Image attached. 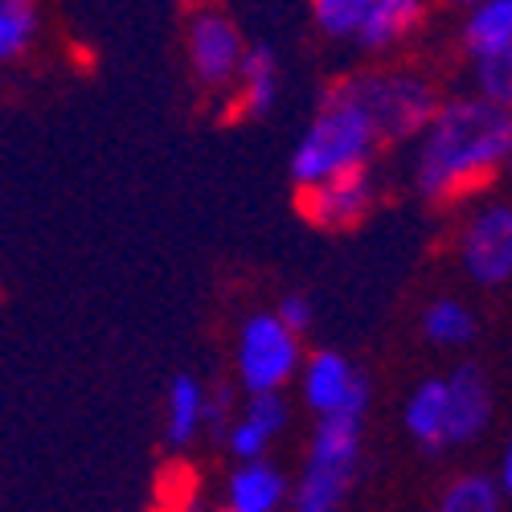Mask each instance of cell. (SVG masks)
<instances>
[{
    "label": "cell",
    "mask_w": 512,
    "mask_h": 512,
    "mask_svg": "<svg viewBox=\"0 0 512 512\" xmlns=\"http://www.w3.org/2000/svg\"><path fill=\"white\" fill-rule=\"evenodd\" d=\"M304 398L316 414H328L340 406H369V386L345 357L320 353L304 373Z\"/></svg>",
    "instance_id": "cell-10"
},
{
    "label": "cell",
    "mask_w": 512,
    "mask_h": 512,
    "mask_svg": "<svg viewBox=\"0 0 512 512\" xmlns=\"http://www.w3.org/2000/svg\"><path fill=\"white\" fill-rule=\"evenodd\" d=\"M353 95L361 99L365 115L373 119L381 140H418V132L431 115L439 111V87L422 70L410 66H390V70H365L349 78Z\"/></svg>",
    "instance_id": "cell-4"
},
{
    "label": "cell",
    "mask_w": 512,
    "mask_h": 512,
    "mask_svg": "<svg viewBox=\"0 0 512 512\" xmlns=\"http://www.w3.org/2000/svg\"><path fill=\"white\" fill-rule=\"evenodd\" d=\"M443 5H455V9H463V5H472V0H443Z\"/></svg>",
    "instance_id": "cell-27"
},
{
    "label": "cell",
    "mask_w": 512,
    "mask_h": 512,
    "mask_svg": "<svg viewBox=\"0 0 512 512\" xmlns=\"http://www.w3.org/2000/svg\"><path fill=\"white\" fill-rule=\"evenodd\" d=\"M37 33H41L37 0H0V66L25 58Z\"/></svg>",
    "instance_id": "cell-16"
},
{
    "label": "cell",
    "mask_w": 512,
    "mask_h": 512,
    "mask_svg": "<svg viewBox=\"0 0 512 512\" xmlns=\"http://www.w3.org/2000/svg\"><path fill=\"white\" fill-rule=\"evenodd\" d=\"M246 418L254 426H263L267 435H279L283 422H287V406H283L279 390H254L250 394V406H246Z\"/></svg>",
    "instance_id": "cell-22"
},
{
    "label": "cell",
    "mask_w": 512,
    "mask_h": 512,
    "mask_svg": "<svg viewBox=\"0 0 512 512\" xmlns=\"http://www.w3.org/2000/svg\"><path fill=\"white\" fill-rule=\"evenodd\" d=\"M201 410H205V394L193 377H177L173 390H168V443L185 447L197 426H201Z\"/></svg>",
    "instance_id": "cell-17"
},
{
    "label": "cell",
    "mask_w": 512,
    "mask_h": 512,
    "mask_svg": "<svg viewBox=\"0 0 512 512\" xmlns=\"http://www.w3.org/2000/svg\"><path fill=\"white\" fill-rule=\"evenodd\" d=\"M512 148V111L484 95L443 99L418 132L414 181L426 201H451L480 189Z\"/></svg>",
    "instance_id": "cell-1"
},
{
    "label": "cell",
    "mask_w": 512,
    "mask_h": 512,
    "mask_svg": "<svg viewBox=\"0 0 512 512\" xmlns=\"http://www.w3.org/2000/svg\"><path fill=\"white\" fill-rule=\"evenodd\" d=\"M300 205L308 213L312 226H324V230H340V226H353L361 222L369 205H373V177H369V164L365 168H349V173H336V177H324L316 185H304L300 189Z\"/></svg>",
    "instance_id": "cell-8"
},
{
    "label": "cell",
    "mask_w": 512,
    "mask_h": 512,
    "mask_svg": "<svg viewBox=\"0 0 512 512\" xmlns=\"http://www.w3.org/2000/svg\"><path fill=\"white\" fill-rule=\"evenodd\" d=\"M504 492L512 496V447H508V455H504Z\"/></svg>",
    "instance_id": "cell-25"
},
{
    "label": "cell",
    "mask_w": 512,
    "mask_h": 512,
    "mask_svg": "<svg viewBox=\"0 0 512 512\" xmlns=\"http://www.w3.org/2000/svg\"><path fill=\"white\" fill-rule=\"evenodd\" d=\"M226 439H230V451H234L238 459H259V455L267 451V439H271V435L242 414V418L230 426V431H226Z\"/></svg>",
    "instance_id": "cell-23"
},
{
    "label": "cell",
    "mask_w": 512,
    "mask_h": 512,
    "mask_svg": "<svg viewBox=\"0 0 512 512\" xmlns=\"http://www.w3.org/2000/svg\"><path fill=\"white\" fill-rule=\"evenodd\" d=\"M226 512H238V508H226Z\"/></svg>",
    "instance_id": "cell-29"
},
{
    "label": "cell",
    "mask_w": 512,
    "mask_h": 512,
    "mask_svg": "<svg viewBox=\"0 0 512 512\" xmlns=\"http://www.w3.org/2000/svg\"><path fill=\"white\" fill-rule=\"evenodd\" d=\"M472 78H476V95H484L488 103L512 111V46L488 58L472 62Z\"/></svg>",
    "instance_id": "cell-19"
},
{
    "label": "cell",
    "mask_w": 512,
    "mask_h": 512,
    "mask_svg": "<svg viewBox=\"0 0 512 512\" xmlns=\"http://www.w3.org/2000/svg\"><path fill=\"white\" fill-rule=\"evenodd\" d=\"M300 365V340L279 316H254L238 340V373L242 386L254 390H279Z\"/></svg>",
    "instance_id": "cell-6"
},
{
    "label": "cell",
    "mask_w": 512,
    "mask_h": 512,
    "mask_svg": "<svg viewBox=\"0 0 512 512\" xmlns=\"http://www.w3.org/2000/svg\"><path fill=\"white\" fill-rule=\"evenodd\" d=\"M373 0H312V21L332 41H353Z\"/></svg>",
    "instance_id": "cell-18"
},
{
    "label": "cell",
    "mask_w": 512,
    "mask_h": 512,
    "mask_svg": "<svg viewBox=\"0 0 512 512\" xmlns=\"http://www.w3.org/2000/svg\"><path fill=\"white\" fill-rule=\"evenodd\" d=\"M406 426L422 447L447 443V381H439V377L422 381L406 406Z\"/></svg>",
    "instance_id": "cell-15"
},
{
    "label": "cell",
    "mask_w": 512,
    "mask_h": 512,
    "mask_svg": "<svg viewBox=\"0 0 512 512\" xmlns=\"http://www.w3.org/2000/svg\"><path fill=\"white\" fill-rule=\"evenodd\" d=\"M377 144H381V136H377L373 119L365 115L361 99L353 95L349 82H336L316 103L312 123L304 127L300 144L291 152V181L304 189L324 177L349 173V168H365Z\"/></svg>",
    "instance_id": "cell-2"
},
{
    "label": "cell",
    "mask_w": 512,
    "mask_h": 512,
    "mask_svg": "<svg viewBox=\"0 0 512 512\" xmlns=\"http://www.w3.org/2000/svg\"><path fill=\"white\" fill-rule=\"evenodd\" d=\"M508 168H512V148H508Z\"/></svg>",
    "instance_id": "cell-28"
},
{
    "label": "cell",
    "mask_w": 512,
    "mask_h": 512,
    "mask_svg": "<svg viewBox=\"0 0 512 512\" xmlns=\"http://www.w3.org/2000/svg\"><path fill=\"white\" fill-rule=\"evenodd\" d=\"M492 414L484 373L476 365H459L447 377V443H472Z\"/></svg>",
    "instance_id": "cell-12"
},
{
    "label": "cell",
    "mask_w": 512,
    "mask_h": 512,
    "mask_svg": "<svg viewBox=\"0 0 512 512\" xmlns=\"http://www.w3.org/2000/svg\"><path fill=\"white\" fill-rule=\"evenodd\" d=\"M459 13V50L472 62L512 46V0H472Z\"/></svg>",
    "instance_id": "cell-13"
},
{
    "label": "cell",
    "mask_w": 512,
    "mask_h": 512,
    "mask_svg": "<svg viewBox=\"0 0 512 512\" xmlns=\"http://www.w3.org/2000/svg\"><path fill=\"white\" fill-rule=\"evenodd\" d=\"M283 500V476L263 459H242L230 480V508L238 512H275Z\"/></svg>",
    "instance_id": "cell-14"
},
{
    "label": "cell",
    "mask_w": 512,
    "mask_h": 512,
    "mask_svg": "<svg viewBox=\"0 0 512 512\" xmlns=\"http://www.w3.org/2000/svg\"><path fill=\"white\" fill-rule=\"evenodd\" d=\"M250 41L242 37L238 21L218 5H197L185 25V62L197 78V87L209 95H222L234 87L242 54Z\"/></svg>",
    "instance_id": "cell-5"
},
{
    "label": "cell",
    "mask_w": 512,
    "mask_h": 512,
    "mask_svg": "<svg viewBox=\"0 0 512 512\" xmlns=\"http://www.w3.org/2000/svg\"><path fill=\"white\" fill-rule=\"evenodd\" d=\"M361 422L365 406H340L320 414L312 455L304 463V480L295 488V512H340L357 476Z\"/></svg>",
    "instance_id": "cell-3"
},
{
    "label": "cell",
    "mask_w": 512,
    "mask_h": 512,
    "mask_svg": "<svg viewBox=\"0 0 512 512\" xmlns=\"http://www.w3.org/2000/svg\"><path fill=\"white\" fill-rule=\"evenodd\" d=\"M439 512H500V492L492 480H480V476H467L459 484L447 488Z\"/></svg>",
    "instance_id": "cell-21"
},
{
    "label": "cell",
    "mask_w": 512,
    "mask_h": 512,
    "mask_svg": "<svg viewBox=\"0 0 512 512\" xmlns=\"http://www.w3.org/2000/svg\"><path fill=\"white\" fill-rule=\"evenodd\" d=\"M181 5H189V9H197V5H213V0H181Z\"/></svg>",
    "instance_id": "cell-26"
},
{
    "label": "cell",
    "mask_w": 512,
    "mask_h": 512,
    "mask_svg": "<svg viewBox=\"0 0 512 512\" xmlns=\"http://www.w3.org/2000/svg\"><path fill=\"white\" fill-rule=\"evenodd\" d=\"M426 336L439 340V345H467V340L476 336V320L463 304L439 300V304H431V312H426Z\"/></svg>",
    "instance_id": "cell-20"
},
{
    "label": "cell",
    "mask_w": 512,
    "mask_h": 512,
    "mask_svg": "<svg viewBox=\"0 0 512 512\" xmlns=\"http://www.w3.org/2000/svg\"><path fill=\"white\" fill-rule=\"evenodd\" d=\"M431 9L435 0H373L353 41L369 54H390L426 29Z\"/></svg>",
    "instance_id": "cell-9"
},
{
    "label": "cell",
    "mask_w": 512,
    "mask_h": 512,
    "mask_svg": "<svg viewBox=\"0 0 512 512\" xmlns=\"http://www.w3.org/2000/svg\"><path fill=\"white\" fill-rule=\"evenodd\" d=\"M463 267L484 287L512 279V209L508 205H488L467 222Z\"/></svg>",
    "instance_id": "cell-7"
},
{
    "label": "cell",
    "mask_w": 512,
    "mask_h": 512,
    "mask_svg": "<svg viewBox=\"0 0 512 512\" xmlns=\"http://www.w3.org/2000/svg\"><path fill=\"white\" fill-rule=\"evenodd\" d=\"M279 82H283L279 54L271 46H259V41L246 46L242 66H238V78H234V87H230L234 111L246 115V119H263L279 103Z\"/></svg>",
    "instance_id": "cell-11"
},
{
    "label": "cell",
    "mask_w": 512,
    "mask_h": 512,
    "mask_svg": "<svg viewBox=\"0 0 512 512\" xmlns=\"http://www.w3.org/2000/svg\"><path fill=\"white\" fill-rule=\"evenodd\" d=\"M275 316H279V320H283V324H287L295 336H300V332L312 324V304L304 300V295H287V300L279 304V312H275Z\"/></svg>",
    "instance_id": "cell-24"
}]
</instances>
